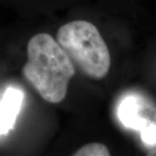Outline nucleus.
Masks as SVG:
<instances>
[{"instance_id": "20e7f679", "label": "nucleus", "mask_w": 156, "mask_h": 156, "mask_svg": "<svg viewBox=\"0 0 156 156\" xmlns=\"http://www.w3.org/2000/svg\"><path fill=\"white\" fill-rule=\"evenodd\" d=\"M110 154L108 147L101 143H89L73 153L74 156H108Z\"/></svg>"}, {"instance_id": "39448f33", "label": "nucleus", "mask_w": 156, "mask_h": 156, "mask_svg": "<svg viewBox=\"0 0 156 156\" xmlns=\"http://www.w3.org/2000/svg\"><path fill=\"white\" fill-rule=\"evenodd\" d=\"M148 155H156V151H151V152H149Z\"/></svg>"}, {"instance_id": "7ed1b4c3", "label": "nucleus", "mask_w": 156, "mask_h": 156, "mask_svg": "<svg viewBox=\"0 0 156 156\" xmlns=\"http://www.w3.org/2000/svg\"><path fill=\"white\" fill-rule=\"evenodd\" d=\"M23 101V92L20 89L9 87L0 101V136L7 134L14 126Z\"/></svg>"}, {"instance_id": "f257e3e1", "label": "nucleus", "mask_w": 156, "mask_h": 156, "mask_svg": "<svg viewBox=\"0 0 156 156\" xmlns=\"http://www.w3.org/2000/svg\"><path fill=\"white\" fill-rule=\"evenodd\" d=\"M23 74L44 101L59 104L66 98L75 69L57 41L48 34L40 33L29 41Z\"/></svg>"}, {"instance_id": "f03ea898", "label": "nucleus", "mask_w": 156, "mask_h": 156, "mask_svg": "<svg viewBox=\"0 0 156 156\" xmlns=\"http://www.w3.org/2000/svg\"><path fill=\"white\" fill-rule=\"evenodd\" d=\"M56 41L84 75L102 79L111 67L108 48L94 24L74 20L62 26Z\"/></svg>"}]
</instances>
